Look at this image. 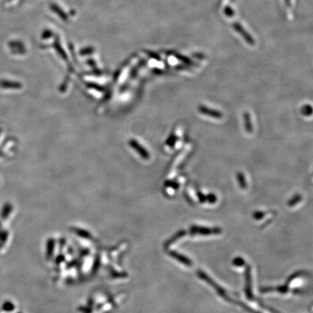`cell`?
Instances as JSON below:
<instances>
[{"instance_id": "obj_1", "label": "cell", "mask_w": 313, "mask_h": 313, "mask_svg": "<svg viewBox=\"0 0 313 313\" xmlns=\"http://www.w3.org/2000/svg\"><path fill=\"white\" fill-rule=\"evenodd\" d=\"M199 111H200V113L203 114V115L214 117V118L221 119L223 117V113H221V112L213 110V109L207 108L206 106H203V105H200L199 107Z\"/></svg>"}, {"instance_id": "obj_2", "label": "cell", "mask_w": 313, "mask_h": 313, "mask_svg": "<svg viewBox=\"0 0 313 313\" xmlns=\"http://www.w3.org/2000/svg\"><path fill=\"white\" fill-rule=\"evenodd\" d=\"M0 86L3 88H19L21 86H20L19 83L11 82V81H7V80H1L0 81Z\"/></svg>"}, {"instance_id": "obj_3", "label": "cell", "mask_w": 313, "mask_h": 313, "mask_svg": "<svg viewBox=\"0 0 313 313\" xmlns=\"http://www.w3.org/2000/svg\"><path fill=\"white\" fill-rule=\"evenodd\" d=\"M243 117H244L245 129H246V132L248 133L253 132V122H252L251 116H250L249 113H245Z\"/></svg>"}, {"instance_id": "obj_4", "label": "cell", "mask_w": 313, "mask_h": 313, "mask_svg": "<svg viewBox=\"0 0 313 313\" xmlns=\"http://www.w3.org/2000/svg\"><path fill=\"white\" fill-rule=\"evenodd\" d=\"M12 211H13V206L9 203L5 204L1 212L2 220H5V219L8 218Z\"/></svg>"}, {"instance_id": "obj_5", "label": "cell", "mask_w": 313, "mask_h": 313, "mask_svg": "<svg viewBox=\"0 0 313 313\" xmlns=\"http://www.w3.org/2000/svg\"><path fill=\"white\" fill-rule=\"evenodd\" d=\"M8 235H9V233L8 231L3 230L0 231V248L4 246L5 242L8 240Z\"/></svg>"}, {"instance_id": "obj_6", "label": "cell", "mask_w": 313, "mask_h": 313, "mask_svg": "<svg viewBox=\"0 0 313 313\" xmlns=\"http://www.w3.org/2000/svg\"><path fill=\"white\" fill-rule=\"evenodd\" d=\"M236 177H237L238 181H239L240 186L241 188L245 189L246 187V180H245L244 175L241 172H239L236 174Z\"/></svg>"}, {"instance_id": "obj_7", "label": "cell", "mask_w": 313, "mask_h": 313, "mask_svg": "<svg viewBox=\"0 0 313 313\" xmlns=\"http://www.w3.org/2000/svg\"><path fill=\"white\" fill-rule=\"evenodd\" d=\"M14 304L13 302H10V301H7L4 304H3V309L7 312H10L14 309Z\"/></svg>"}, {"instance_id": "obj_8", "label": "cell", "mask_w": 313, "mask_h": 313, "mask_svg": "<svg viewBox=\"0 0 313 313\" xmlns=\"http://www.w3.org/2000/svg\"><path fill=\"white\" fill-rule=\"evenodd\" d=\"M302 113L304 114L306 116H309V115H312V107L310 105H305L302 109Z\"/></svg>"}, {"instance_id": "obj_9", "label": "cell", "mask_w": 313, "mask_h": 313, "mask_svg": "<svg viewBox=\"0 0 313 313\" xmlns=\"http://www.w3.org/2000/svg\"><path fill=\"white\" fill-rule=\"evenodd\" d=\"M177 139H178V138H177L175 134H172L169 139L167 141V144L171 146V147H173V145L176 144Z\"/></svg>"}, {"instance_id": "obj_10", "label": "cell", "mask_w": 313, "mask_h": 313, "mask_svg": "<svg viewBox=\"0 0 313 313\" xmlns=\"http://www.w3.org/2000/svg\"><path fill=\"white\" fill-rule=\"evenodd\" d=\"M301 200V196L300 195H296L294 196V197H293V199H292V200L290 201V202H289V205H294V204L297 203V202H298L299 200Z\"/></svg>"}, {"instance_id": "obj_11", "label": "cell", "mask_w": 313, "mask_h": 313, "mask_svg": "<svg viewBox=\"0 0 313 313\" xmlns=\"http://www.w3.org/2000/svg\"><path fill=\"white\" fill-rule=\"evenodd\" d=\"M166 184L168 185V186L173 187V188L177 189L178 187V183L175 181H168L166 183Z\"/></svg>"}, {"instance_id": "obj_12", "label": "cell", "mask_w": 313, "mask_h": 313, "mask_svg": "<svg viewBox=\"0 0 313 313\" xmlns=\"http://www.w3.org/2000/svg\"><path fill=\"white\" fill-rule=\"evenodd\" d=\"M208 200H210L211 202H215L216 200V197L215 195L211 194V195L208 196Z\"/></svg>"}, {"instance_id": "obj_13", "label": "cell", "mask_w": 313, "mask_h": 313, "mask_svg": "<svg viewBox=\"0 0 313 313\" xmlns=\"http://www.w3.org/2000/svg\"><path fill=\"white\" fill-rule=\"evenodd\" d=\"M199 197H200V200L201 201H205L206 200V197H205V196H204L203 195H202V194L201 193H199L198 194Z\"/></svg>"}, {"instance_id": "obj_14", "label": "cell", "mask_w": 313, "mask_h": 313, "mask_svg": "<svg viewBox=\"0 0 313 313\" xmlns=\"http://www.w3.org/2000/svg\"><path fill=\"white\" fill-rule=\"evenodd\" d=\"M2 154H3V152H2L1 151H0V155H2Z\"/></svg>"}, {"instance_id": "obj_15", "label": "cell", "mask_w": 313, "mask_h": 313, "mask_svg": "<svg viewBox=\"0 0 313 313\" xmlns=\"http://www.w3.org/2000/svg\"><path fill=\"white\" fill-rule=\"evenodd\" d=\"M0 227H1V223H0Z\"/></svg>"}, {"instance_id": "obj_16", "label": "cell", "mask_w": 313, "mask_h": 313, "mask_svg": "<svg viewBox=\"0 0 313 313\" xmlns=\"http://www.w3.org/2000/svg\"><path fill=\"white\" fill-rule=\"evenodd\" d=\"M0 132H1V130H0Z\"/></svg>"}]
</instances>
